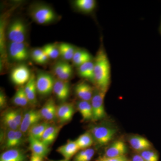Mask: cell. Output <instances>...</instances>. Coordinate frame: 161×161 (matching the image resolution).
<instances>
[{
    "label": "cell",
    "mask_w": 161,
    "mask_h": 161,
    "mask_svg": "<svg viewBox=\"0 0 161 161\" xmlns=\"http://www.w3.org/2000/svg\"><path fill=\"white\" fill-rule=\"evenodd\" d=\"M94 76L98 88L107 92L111 80V65L103 46L97 53L94 62Z\"/></svg>",
    "instance_id": "1"
},
{
    "label": "cell",
    "mask_w": 161,
    "mask_h": 161,
    "mask_svg": "<svg viewBox=\"0 0 161 161\" xmlns=\"http://www.w3.org/2000/svg\"><path fill=\"white\" fill-rule=\"evenodd\" d=\"M106 92L98 88L94 90V94L91 101L93 111V120H99L105 116L104 100Z\"/></svg>",
    "instance_id": "2"
},
{
    "label": "cell",
    "mask_w": 161,
    "mask_h": 161,
    "mask_svg": "<svg viewBox=\"0 0 161 161\" xmlns=\"http://www.w3.org/2000/svg\"><path fill=\"white\" fill-rule=\"evenodd\" d=\"M90 131L94 139L98 144L103 146L108 143L112 140L116 131L110 127L96 125L92 127Z\"/></svg>",
    "instance_id": "3"
},
{
    "label": "cell",
    "mask_w": 161,
    "mask_h": 161,
    "mask_svg": "<svg viewBox=\"0 0 161 161\" xmlns=\"http://www.w3.org/2000/svg\"><path fill=\"white\" fill-rule=\"evenodd\" d=\"M31 16L36 23L40 24L52 23L55 21L57 18L53 9L48 6H45L36 7L31 11Z\"/></svg>",
    "instance_id": "4"
},
{
    "label": "cell",
    "mask_w": 161,
    "mask_h": 161,
    "mask_svg": "<svg viewBox=\"0 0 161 161\" xmlns=\"http://www.w3.org/2000/svg\"><path fill=\"white\" fill-rule=\"evenodd\" d=\"M7 34L12 43H24L26 34L25 24L21 20H15L9 25Z\"/></svg>",
    "instance_id": "5"
},
{
    "label": "cell",
    "mask_w": 161,
    "mask_h": 161,
    "mask_svg": "<svg viewBox=\"0 0 161 161\" xmlns=\"http://www.w3.org/2000/svg\"><path fill=\"white\" fill-rule=\"evenodd\" d=\"M55 80L51 75L40 73L36 78L37 91L42 95H47L53 92Z\"/></svg>",
    "instance_id": "6"
},
{
    "label": "cell",
    "mask_w": 161,
    "mask_h": 161,
    "mask_svg": "<svg viewBox=\"0 0 161 161\" xmlns=\"http://www.w3.org/2000/svg\"><path fill=\"white\" fill-rule=\"evenodd\" d=\"M31 75L27 67L20 65L13 70L11 73V79L15 84L22 86L27 83Z\"/></svg>",
    "instance_id": "7"
},
{
    "label": "cell",
    "mask_w": 161,
    "mask_h": 161,
    "mask_svg": "<svg viewBox=\"0 0 161 161\" xmlns=\"http://www.w3.org/2000/svg\"><path fill=\"white\" fill-rule=\"evenodd\" d=\"M41 118L40 111L29 110L23 115L19 130L23 133L28 132L31 127L39 123Z\"/></svg>",
    "instance_id": "8"
},
{
    "label": "cell",
    "mask_w": 161,
    "mask_h": 161,
    "mask_svg": "<svg viewBox=\"0 0 161 161\" xmlns=\"http://www.w3.org/2000/svg\"><path fill=\"white\" fill-rule=\"evenodd\" d=\"M9 52L10 57L15 61H25L29 58L28 50L24 43L11 42L9 44Z\"/></svg>",
    "instance_id": "9"
},
{
    "label": "cell",
    "mask_w": 161,
    "mask_h": 161,
    "mask_svg": "<svg viewBox=\"0 0 161 161\" xmlns=\"http://www.w3.org/2000/svg\"><path fill=\"white\" fill-rule=\"evenodd\" d=\"M127 152L126 145L121 140L115 141L107 148L105 155L108 157L117 158L124 156Z\"/></svg>",
    "instance_id": "10"
},
{
    "label": "cell",
    "mask_w": 161,
    "mask_h": 161,
    "mask_svg": "<svg viewBox=\"0 0 161 161\" xmlns=\"http://www.w3.org/2000/svg\"><path fill=\"white\" fill-rule=\"evenodd\" d=\"M29 142L30 149L33 154L43 158L49 152L48 146L44 143L41 140L29 136Z\"/></svg>",
    "instance_id": "11"
},
{
    "label": "cell",
    "mask_w": 161,
    "mask_h": 161,
    "mask_svg": "<svg viewBox=\"0 0 161 161\" xmlns=\"http://www.w3.org/2000/svg\"><path fill=\"white\" fill-rule=\"evenodd\" d=\"M53 92L59 100L64 101L69 96V84L66 81L58 79L55 80Z\"/></svg>",
    "instance_id": "12"
},
{
    "label": "cell",
    "mask_w": 161,
    "mask_h": 161,
    "mask_svg": "<svg viewBox=\"0 0 161 161\" xmlns=\"http://www.w3.org/2000/svg\"><path fill=\"white\" fill-rule=\"evenodd\" d=\"M75 92L80 100L91 102L94 94V90L89 84L83 81L76 85Z\"/></svg>",
    "instance_id": "13"
},
{
    "label": "cell",
    "mask_w": 161,
    "mask_h": 161,
    "mask_svg": "<svg viewBox=\"0 0 161 161\" xmlns=\"http://www.w3.org/2000/svg\"><path fill=\"white\" fill-rule=\"evenodd\" d=\"M74 113L75 109L72 104L63 103L57 108V118L61 122H66L71 120Z\"/></svg>",
    "instance_id": "14"
},
{
    "label": "cell",
    "mask_w": 161,
    "mask_h": 161,
    "mask_svg": "<svg viewBox=\"0 0 161 161\" xmlns=\"http://www.w3.org/2000/svg\"><path fill=\"white\" fill-rule=\"evenodd\" d=\"M57 107L53 98L48 99L40 110L42 118L47 121L57 118Z\"/></svg>",
    "instance_id": "15"
},
{
    "label": "cell",
    "mask_w": 161,
    "mask_h": 161,
    "mask_svg": "<svg viewBox=\"0 0 161 161\" xmlns=\"http://www.w3.org/2000/svg\"><path fill=\"white\" fill-rule=\"evenodd\" d=\"M80 149L76 141L69 140L67 143L59 147L57 151L63 156L64 159L69 160Z\"/></svg>",
    "instance_id": "16"
},
{
    "label": "cell",
    "mask_w": 161,
    "mask_h": 161,
    "mask_svg": "<svg viewBox=\"0 0 161 161\" xmlns=\"http://www.w3.org/2000/svg\"><path fill=\"white\" fill-rule=\"evenodd\" d=\"M129 143L134 150L141 152L149 150L151 147V143L147 139L139 136H131Z\"/></svg>",
    "instance_id": "17"
},
{
    "label": "cell",
    "mask_w": 161,
    "mask_h": 161,
    "mask_svg": "<svg viewBox=\"0 0 161 161\" xmlns=\"http://www.w3.org/2000/svg\"><path fill=\"white\" fill-rule=\"evenodd\" d=\"M24 92L28 98L29 103L35 104L36 103V78L32 75L27 83L24 87Z\"/></svg>",
    "instance_id": "18"
},
{
    "label": "cell",
    "mask_w": 161,
    "mask_h": 161,
    "mask_svg": "<svg viewBox=\"0 0 161 161\" xmlns=\"http://www.w3.org/2000/svg\"><path fill=\"white\" fill-rule=\"evenodd\" d=\"M26 156L22 151L11 149L3 153L0 157V161H25Z\"/></svg>",
    "instance_id": "19"
},
{
    "label": "cell",
    "mask_w": 161,
    "mask_h": 161,
    "mask_svg": "<svg viewBox=\"0 0 161 161\" xmlns=\"http://www.w3.org/2000/svg\"><path fill=\"white\" fill-rule=\"evenodd\" d=\"M78 73L81 78L95 81L94 62L92 60L78 66Z\"/></svg>",
    "instance_id": "20"
},
{
    "label": "cell",
    "mask_w": 161,
    "mask_h": 161,
    "mask_svg": "<svg viewBox=\"0 0 161 161\" xmlns=\"http://www.w3.org/2000/svg\"><path fill=\"white\" fill-rule=\"evenodd\" d=\"M60 129V126L50 125L45 130L40 140L47 146H49L56 139Z\"/></svg>",
    "instance_id": "21"
},
{
    "label": "cell",
    "mask_w": 161,
    "mask_h": 161,
    "mask_svg": "<svg viewBox=\"0 0 161 161\" xmlns=\"http://www.w3.org/2000/svg\"><path fill=\"white\" fill-rule=\"evenodd\" d=\"M77 108L84 120H93V111L91 102L80 100L78 102Z\"/></svg>",
    "instance_id": "22"
},
{
    "label": "cell",
    "mask_w": 161,
    "mask_h": 161,
    "mask_svg": "<svg viewBox=\"0 0 161 161\" xmlns=\"http://www.w3.org/2000/svg\"><path fill=\"white\" fill-rule=\"evenodd\" d=\"M92 56L88 52L82 50H76L72 61L75 65L79 66L84 64L92 61Z\"/></svg>",
    "instance_id": "23"
},
{
    "label": "cell",
    "mask_w": 161,
    "mask_h": 161,
    "mask_svg": "<svg viewBox=\"0 0 161 161\" xmlns=\"http://www.w3.org/2000/svg\"><path fill=\"white\" fill-rule=\"evenodd\" d=\"M75 4L77 9L86 13L92 12L96 6V2L95 0H77Z\"/></svg>",
    "instance_id": "24"
},
{
    "label": "cell",
    "mask_w": 161,
    "mask_h": 161,
    "mask_svg": "<svg viewBox=\"0 0 161 161\" xmlns=\"http://www.w3.org/2000/svg\"><path fill=\"white\" fill-rule=\"evenodd\" d=\"M50 125L49 124L46 122L40 123H38L36 124L31 127L28 131L29 136L38 139H41L45 130Z\"/></svg>",
    "instance_id": "25"
},
{
    "label": "cell",
    "mask_w": 161,
    "mask_h": 161,
    "mask_svg": "<svg viewBox=\"0 0 161 161\" xmlns=\"http://www.w3.org/2000/svg\"><path fill=\"white\" fill-rule=\"evenodd\" d=\"M60 55L66 60H72L76 50L74 46L66 43H60L58 46Z\"/></svg>",
    "instance_id": "26"
},
{
    "label": "cell",
    "mask_w": 161,
    "mask_h": 161,
    "mask_svg": "<svg viewBox=\"0 0 161 161\" xmlns=\"http://www.w3.org/2000/svg\"><path fill=\"white\" fill-rule=\"evenodd\" d=\"M80 150L89 148L93 143L94 138L90 132L81 134L75 140Z\"/></svg>",
    "instance_id": "27"
},
{
    "label": "cell",
    "mask_w": 161,
    "mask_h": 161,
    "mask_svg": "<svg viewBox=\"0 0 161 161\" xmlns=\"http://www.w3.org/2000/svg\"><path fill=\"white\" fill-rule=\"evenodd\" d=\"M13 102L16 105L20 107H25L30 103L24 92V87L20 88L17 90L13 98Z\"/></svg>",
    "instance_id": "28"
},
{
    "label": "cell",
    "mask_w": 161,
    "mask_h": 161,
    "mask_svg": "<svg viewBox=\"0 0 161 161\" xmlns=\"http://www.w3.org/2000/svg\"><path fill=\"white\" fill-rule=\"evenodd\" d=\"M95 154V150L92 148L82 150L75 156L74 161H90Z\"/></svg>",
    "instance_id": "29"
},
{
    "label": "cell",
    "mask_w": 161,
    "mask_h": 161,
    "mask_svg": "<svg viewBox=\"0 0 161 161\" xmlns=\"http://www.w3.org/2000/svg\"><path fill=\"white\" fill-rule=\"evenodd\" d=\"M42 49L48 58L50 59H57L60 56L58 47L54 44H47L43 47Z\"/></svg>",
    "instance_id": "30"
},
{
    "label": "cell",
    "mask_w": 161,
    "mask_h": 161,
    "mask_svg": "<svg viewBox=\"0 0 161 161\" xmlns=\"http://www.w3.org/2000/svg\"><path fill=\"white\" fill-rule=\"evenodd\" d=\"M3 119L4 124L9 128V130H16L19 129L13 119L12 118L8 111L3 115Z\"/></svg>",
    "instance_id": "31"
},
{
    "label": "cell",
    "mask_w": 161,
    "mask_h": 161,
    "mask_svg": "<svg viewBox=\"0 0 161 161\" xmlns=\"http://www.w3.org/2000/svg\"><path fill=\"white\" fill-rule=\"evenodd\" d=\"M71 68V66L69 64L65 62H63V61H60L56 64L54 67V73L58 77L62 75L64 72Z\"/></svg>",
    "instance_id": "32"
},
{
    "label": "cell",
    "mask_w": 161,
    "mask_h": 161,
    "mask_svg": "<svg viewBox=\"0 0 161 161\" xmlns=\"http://www.w3.org/2000/svg\"><path fill=\"white\" fill-rule=\"evenodd\" d=\"M140 155L145 161H158V156L156 152L147 150L141 152Z\"/></svg>",
    "instance_id": "33"
},
{
    "label": "cell",
    "mask_w": 161,
    "mask_h": 161,
    "mask_svg": "<svg viewBox=\"0 0 161 161\" xmlns=\"http://www.w3.org/2000/svg\"><path fill=\"white\" fill-rule=\"evenodd\" d=\"M15 136V130H8L6 134L5 142V147L7 149H11L14 148Z\"/></svg>",
    "instance_id": "34"
},
{
    "label": "cell",
    "mask_w": 161,
    "mask_h": 161,
    "mask_svg": "<svg viewBox=\"0 0 161 161\" xmlns=\"http://www.w3.org/2000/svg\"><path fill=\"white\" fill-rule=\"evenodd\" d=\"M8 112L19 128L23 116V115H22V112L19 110H10L8 111Z\"/></svg>",
    "instance_id": "35"
},
{
    "label": "cell",
    "mask_w": 161,
    "mask_h": 161,
    "mask_svg": "<svg viewBox=\"0 0 161 161\" xmlns=\"http://www.w3.org/2000/svg\"><path fill=\"white\" fill-rule=\"evenodd\" d=\"M96 161H128V159L125 156L117 158L108 157L104 156L98 158Z\"/></svg>",
    "instance_id": "36"
},
{
    "label": "cell",
    "mask_w": 161,
    "mask_h": 161,
    "mask_svg": "<svg viewBox=\"0 0 161 161\" xmlns=\"http://www.w3.org/2000/svg\"><path fill=\"white\" fill-rule=\"evenodd\" d=\"M23 132L19 129L15 130V136L14 147L19 146L22 142L23 141Z\"/></svg>",
    "instance_id": "37"
},
{
    "label": "cell",
    "mask_w": 161,
    "mask_h": 161,
    "mask_svg": "<svg viewBox=\"0 0 161 161\" xmlns=\"http://www.w3.org/2000/svg\"><path fill=\"white\" fill-rule=\"evenodd\" d=\"M44 52H43L42 48H41V49L38 48V49L34 50L32 52L31 57L32 58L33 60L36 61L39 58L42 57L44 54Z\"/></svg>",
    "instance_id": "38"
},
{
    "label": "cell",
    "mask_w": 161,
    "mask_h": 161,
    "mask_svg": "<svg viewBox=\"0 0 161 161\" xmlns=\"http://www.w3.org/2000/svg\"><path fill=\"white\" fill-rule=\"evenodd\" d=\"M73 73V69L72 68L69 69L66 71L64 72V73H63L62 75L59 76L58 78V79L60 80H64V81H66L68 79H69L70 78L71 76Z\"/></svg>",
    "instance_id": "39"
},
{
    "label": "cell",
    "mask_w": 161,
    "mask_h": 161,
    "mask_svg": "<svg viewBox=\"0 0 161 161\" xmlns=\"http://www.w3.org/2000/svg\"><path fill=\"white\" fill-rule=\"evenodd\" d=\"M49 59L48 57L47 56L46 54L44 53V54L42 56V57H40V58H39V59H37L36 60L35 62H36L38 64H44L46 63L48 59Z\"/></svg>",
    "instance_id": "40"
},
{
    "label": "cell",
    "mask_w": 161,
    "mask_h": 161,
    "mask_svg": "<svg viewBox=\"0 0 161 161\" xmlns=\"http://www.w3.org/2000/svg\"><path fill=\"white\" fill-rule=\"evenodd\" d=\"M6 96L3 92H1L0 94V107L3 108L6 105Z\"/></svg>",
    "instance_id": "41"
},
{
    "label": "cell",
    "mask_w": 161,
    "mask_h": 161,
    "mask_svg": "<svg viewBox=\"0 0 161 161\" xmlns=\"http://www.w3.org/2000/svg\"><path fill=\"white\" fill-rule=\"evenodd\" d=\"M43 158L40 156L36 155V154L32 153L30 161H43Z\"/></svg>",
    "instance_id": "42"
},
{
    "label": "cell",
    "mask_w": 161,
    "mask_h": 161,
    "mask_svg": "<svg viewBox=\"0 0 161 161\" xmlns=\"http://www.w3.org/2000/svg\"><path fill=\"white\" fill-rule=\"evenodd\" d=\"M132 161H145L140 155H135L132 158Z\"/></svg>",
    "instance_id": "43"
},
{
    "label": "cell",
    "mask_w": 161,
    "mask_h": 161,
    "mask_svg": "<svg viewBox=\"0 0 161 161\" xmlns=\"http://www.w3.org/2000/svg\"><path fill=\"white\" fill-rule=\"evenodd\" d=\"M51 161H69V160H67L65 159H64L60 160H58V161L51 160Z\"/></svg>",
    "instance_id": "44"
}]
</instances>
